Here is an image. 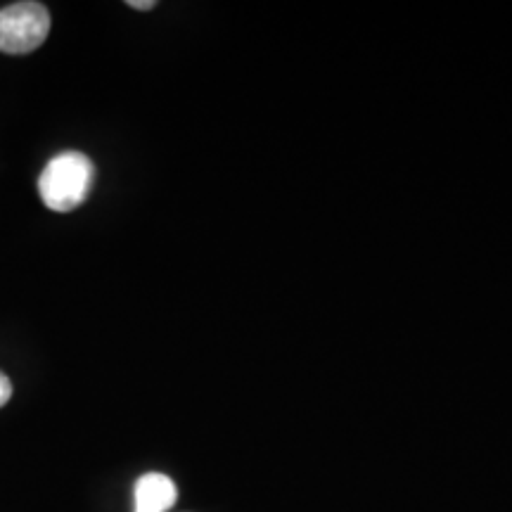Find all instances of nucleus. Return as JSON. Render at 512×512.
I'll return each instance as SVG.
<instances>
[{
	"instance_id": "obj_1",
	"label": "nucleus",
	"mask_w": 512,
	"mask_h": 512,
	"mask_svg": "<svg viewBox=\"0 0 512 512\" xmlns=\"http://www.w3.org/2000/svg\"><path fill=\"white\" fill-rule=\"evenodd\" d=\"M95 183V166L83 152H62L53 157L38 178V195L50 211L79 209L88 200Z\"/></svg>"
},
{
	"instance_id": "obj_4",
	"label": "nucleus",
	"mask_w": 512,
	"mask_h": 512,
	"mask_svg": "<svg viewBox=\"0 0 512 512\" xmlns=\"http://www.w3.org/2000/svg\"><path fill=\"white\" fill-rule=\"evenodd\" d=\"M12 399V382L5 373H0V408Z\"/></svg>"
},
{
	"instance_id": "obj_2",
	"label": "nucleus",
	"mask_w": 512,
	"mask_h": 512,
	"mask_svg": "<svg viewBox=\"0 0 512 512\" xmlns=\"http://www.w3.org/2000/svg\"><path fill=\"white\" fill-rule=\"evenodd\" d=\"M50 12L43 3L24 0L0 10V53L29 55L46 43Z\"/></svg>"
},
{
	"instance_id": "obj_5",
	"label": "nucleus",
	"mask_w": 512,
	"mask_h": 512,
	"mask_svg": "<svg viewBox=\"0 0 512 512\" xmlns=\"http://www.w3.org/2000/svg\"><path fill=\"white\" fill-rule=\"evenodd\" d=\"M128 5H131L133 10H152L155 8V0H128Z\"/></svg>"
},
{
	"instance_id": "obj_3",
	"label": "nucleus",
	"mask_w": 512,
	"mask_h": 512,
	"mask_svg": "<svg viewBox=\"0 0 512 512\" xmlns=\"http://www.w3.org/2000/svg\"><path fill=\"white\" fill-rule=\"evenodd\" d=\"M176 484L162 472H147L136 482L133 512H166L176 503Z\"/></svg>"
}]
</instances>
